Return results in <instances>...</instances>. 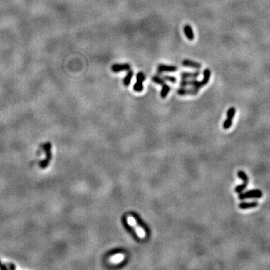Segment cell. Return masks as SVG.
<instances>
[{
    "mask_svg": "<svg viewBox=\"0 0 270 270\" xmlns=\"http://www.w3.org/2000/svg\"><path fill=\"white\" fill-rule=\"evenodd\" d=\"M128 224H129L132 225V226H134V227H135L134 229H135V230H136L137 233V235L139 236L140 237H142V238H143V237H145V236H146L145 231L143 230V229L141 228V227L139 226V225L137 224L136 221H135V219H134V218H133L132 216H128Z\"/></svg>",
    "mask_w": 270,
    "mask_h": 270,
    "instance_id": "6",
    "label": "cell"
},
{
    "mask_svg": "<svg viewBox=\"0 0 270 270\" xmlns=\"http://www.w3.org/2000/svg\"><path fill=\"white\" fill-rule=\"evenodd\" d=\"M133 75H134V71L131 70H128V72L126 74L124 80H123V83H124L125 86H129L130 83H131V81Z\"/></svg>",
    "mask_w": 270,
    "mask_h": 270,
    "instance_id": "15",
    "label": "cell"
},
{
    "mask_svg": "<svg viewBox=\"0 0 270 270\" xmlns=\"http://www.w3.org/2000/svg\"><path fill=\"white\" fill-rule=\"evenodd\" d=\"M237 176H238L239 178L241 179V180H242L244 182H247V183L248 182V176H247L246 173H245L244 171H242V170H239V171L238 172V173H237Z\"/></svg>",
    "mask_w": 270,
    "mask_h": 270,
    "instance_id": "18",
    "label": "cell"
},
{
    "mask_svg": "<svg viewBox=\"0 0 270 270\" xmlns=\"http://www.w3.org/2000/svg\"><path fill=\"white\" fill-rule=\"evenodd\" d=\"M123 258H124L123 254H116L111 257L110 262H112V263H119V262L122 261Z\"/></svg>",
    "mask_w": 270,
    "mask_h": 270,
    "instance_id": "19",
    "label": "cell"
},
{
    "mask_svg": "<svg viewBox=\"0 0 270 270\" xmlns=\"http://www.w3.org/2000/svg\"><path fill=\"white\" fill-rule=\"evenodd\" d=\"M199 92V89H195V88H192V89H184V88H181L177 90V93L180 95H197Z\"/></svg>",
    "mask_w": 270,
    "mask_h": 270,
    "instance_id": "10",
    "label": "cell"
},
{
    "mask_svg": "<svg viewBox=\"0 0 270 270\" xmlns=\"http://www.w3.org/2000/svg\"><path fill=\"white\" fill-rule=\"evenodd\" d=\"M152 79L153 82L155 83H157V84H158V85H161V86H163L164 84H165V80L163 79L162 77H159V76H158V75L153 76Z\"/></svg>",
    "mask_w": 270,
    "mask_h": 270,
    "instance_id": "17",
    "label": "cell"
},
{
    "mask_svg": "<svg viewBox=\"0 0 270 270\" xmlns=\"http://www.w3.org/2000/svg\"><path fill=\"white\" fill-rule=\"evenodd\" d=\"M146 80V75L142 71L137 74V82L134 85V90L137 92H140L143 91V83Z\"/></svg>",
    "mask_w": 270,
    "mask_h": 270,
    "instance_id": "4",
    "label": "cell"
},
{
    "mask_svg": "<svg viewBox=\"0 0 270 270\" xmlns=\"http://www.w3.org/2000/svg\"><path fill=\"white\" fill-rule=\"evenodd\" d=\"M180 85L182 87H186V86H193L195 89H197L200 90L201 87H203L201 81H198L195 79H192L191 81H188V79H182V81L180 83Z\"/></svg>",
    "mask_w": 270,
    "mask_h": 270,
    "instance_id": "5",
    "label": "cell"
},
{
    "mask_svg": "<svg viewBox=\"0 0 270 270\" xmlns=\"http://www.w3.org/2000/svg\"><path fill=\"white\" fill-rule=\"evenodd\" d=\"M236 114V108L232 107L227 112V118L223 124V127L224 129H229L232 125L233 119Z\"/></svg>",
    "mask_w": 270,
    "mask_h": 270,
    "instance_id": "2",
    "label": "cell"
},
{
    "mask_svg": "<svg viewBox=\"0 0 270 270\" xmlns=\"http://www.w3.org/2000/svg\"><path fill=\"white\" fill-rule=\"evenodd\" d=\"M178 68L175 66H167V65H163L160 64L158 65L157 70H158V74H161L164 72H174L177 71Z\"/></svg>",
    "mask_w": 270,
    "mask_h": 270,
    "instance_id": "7",
    "label": "cell"
},
{
    "mask_svg": "<svg viewBox=\"0 0 270 270\" xmlns=\"http://www.w3.org/2000/svg\"><path fill=\"white\" fill-rule=\"evenodd\" d=\"M44 150H45L47 158H46L45 160L42 161L40 163V166L41 168H45L46 167L48 166L49 163H50L51 158H52V154H51V143H47L44 146Z\"/></svg>",
    "mask_w": 270,
    "mask_h": 270,
    "instance_id": "3",
    "label": "cell"
},
{
    "mask_svg": "<svg viewBox=\"0 0 270 270\" xmlns=\"http://www.w3.org/2000/svg\"><path fill=\"white\" fill-rule=\"evenodd\" d=\"M165 81H168L171 83H176V78L173 76H168V75H164L163 77H161Z\"/></svg>",
    "mask_w": 270,
    "mask_h": 270,
    "instance_id": "21",
    "label": "cell"
},
{
    "mask_svg": "<svg viewBox=\"0 0 270 270\" xmlns=\"http://www.w3.org/2000/svg\"><path fill=\"white\" fill-rule=\"evenodd\" d=\"M184 33L187 38L189 41H193L194 39V34L193 29L189 25H185L184 26Z\"/></svg>",
    "mask_w": 270,
    "mask_h": 270,
    "instance_id": "12",
    "label": "cell"
},
{
    "mask_svg": "<svg viewBox=\"0 0 270 270\" xmlns=\"http://www.w3.org/2000/svg\"><path fill=\"white\" fill-rule=\"evenodd\" d=\"M0 269H9V268H8L6 266L3 265L1 262H0Z\"/></svg>",
    "mask_w": 270,
    "mask_h": 270,
    "instance_id": "22",
    "label": "cell"
},
{
    "mask_svg": "<svg viewBox=\"0 0 270 270\" xmlns=\"http://www.w3.org/2000/svg\"><path fill=\"white\" fill-rule=\"evenodd\" d=\"M182 66L184 67H188V68H196V69H200L201 68L202 65L199 62H194V61L190 60V59H184L182 62Z\"/></svg>",
    "mask_w": 270,
    "mask_h": 270,
    "instance_id": "9",
    "label": "cell"
},
{
    "mask_svg": "<svg viewBox=\"0 0 270 270\" xmlns=\"http://www.w3.org/2000/svg\"><path fill=\"white\" fill-rule=\"evenodd\" d=\"M131 68V66L129 64L125 63V64H114L111 67V70L112 71L115 73L120 72L123 71H128Z\"/></svg>",
    "mask_w": 270,
    "mask_h": 270,
    "instance_id": "8",
    "label": "cell"
},
{
    "mask_svg": "<svg viewBox=\"0 0 270 270\" xmlns=\"http://www.w3.org/2000/svg\"><path fill=\"white\" fill-rule=\"evenodd\" d=\"M259 203L257 201H253V202H248V203H241L239 205L241 209H251V208H254L257 207L258 206Z\"/></svg>",
    "mask_w": 270,
    "mask_h": 270,
    "instance_id": "13",
    "label": "cell"
},
{
    "mask_svg": "<svg viewBox=\"0 0 270 270\" xmlns=\"http://www.w3.org/2000/svg\"><path fill=\"white\" fill-rule=\"evenodd\" d=\"M247 185H248V183H246V182H244L243 184L239 185H237L235 188V191L238 194L242 193V191H243L246 188Z\"/></svg>",
    "mask_w": 270,
    "mask_h": 270,
    "instance_id": "20",
    "label": "cell"
},
{
    "mask_svg": "<svg viewBox=\"0 0 270 270\" xmlns=\"http://www.w3.org/2000/svg\"><path fill=\"white\" fill-rule=\"evenodd\" d=\"M200 75V72L199 71H194V72H185V71H184V72H182L180 74L182 79H191V78L192 79H195V78L198 77Z\"/></svg>",
    "mask_w": 270,
    "mask_h": 270,
    "instance_id": "11",
    "label": "cell"
},
{
    "mask_svg": "<svg viewBox=\"0 0 270 270\" xmlns=\"http://www.w3.org/2000/svg\"><path fill=\"white\" fill-rule=\"evenodd\" d=\"M210 77H211V71L209 68L205 69V70L203 71V78L201 81L203 86H206V85L208 83L209 81L210 80Z\"/></svg>",
    "mask_w": 270,
    "mask_h": 270,
    "instance_id": "14",
    "label": "cell"
},
{
    "mask_svg": "<svg viewBox=\"0 0 270 270\" xmlns=\"http://www.w3.org/2000/svg\"><path fill=\"white\" fill-rule=\"evenodd\" d=\"M170 91V87L168 86L167 84H164L162 86V89L161 92V98H165L167 97V95H168V93Z\"/></svg>",
    "mask_w": 270,
    "mask_h": 270,
    "instance_id": "16",
    "label": "cell"
},
{
    "mask_svg": "<svg viewBox=\"0 0 270 270\" xmlns=\"http://www.w3.org/2000/svg\"><path fill=\"white\" fill-rule=\"evenodd\" d=\"M263 196V193L260 190L254 189L248 191L245 193H240L239 196V200H245V199H250V198H260Z\"/></svg>",
    "mask_w": 270,
    "mask_h": 270,
    "instance_id": "1",
    "label": "cell"
}]
</instances>
